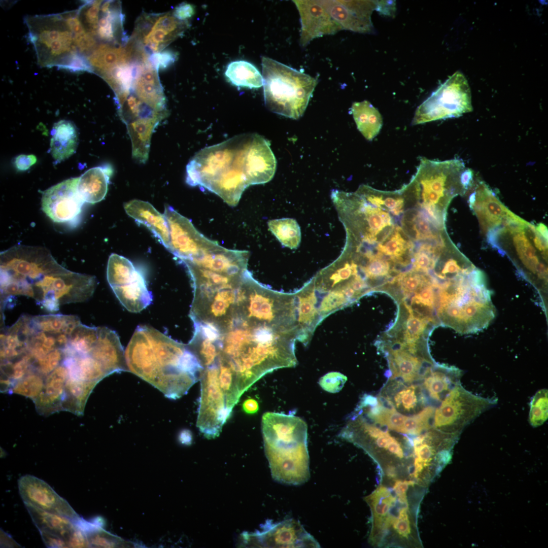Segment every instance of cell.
Instances as JSON below:
<instances>
[{"mask_svg":"<svg viewBox=\"0 0 548 548\" xmlns=\"http://www.w3.org/2000/svg\"><path fill=\"white\" fill-rule=\"evenodd\" d=\"M194 334L213 348L219 367L242 382L254 384L267 373L297 363L299 328L294 294L252 280L221 321L197 324Z\"/></svg>","mask_w":548,"mask_h":548,"instance_id":"1","label":"cell"},{"mask_svg":"<svg viewBox=\"0 0 548 548\" xmlns=\"http://www.w3.org/2000/svg\"><path fill=\"white\" fill-rule=\"evenodd\" d=\"M270 142L257 133H244L196 153L186 166V183L199 186L236 206L249 186L274 176L277 161Z\"/></svg>","mask_w":548,"mask_h":548,"instance_id":"2","label":"cell"},{"mask_svg":"<svg viewBox=\"0 0 548 548\" xmlns=\"http://www.w3.org/2000/svg\"><path fill=\"white\" fill-rule=\"evenodd\" d=\"M91 276L60 265L47 249L17 246L1 253V296L33 298L51 313L60 305L87 300L93 289Z\"/></svg>","mask_w":548,"mask_h":548,"instance_id":"3","label":"cell"},{"mask_svg":"<svg viewBox=\"0 0 548 548\" xmlns=\"http://www.w3.org/2000/svg\"><path fill=\"white\" fill-rule=\"evenodd\" d=\"M128 371L176 399L199 380L201 367L187 345L147 325L136 328L125 351Z\"/></svg>","mask_w":548,"mask_h":548,"instance_id":"4","label":"cell"},{"mask_svg":"<svg viewBox=\"0 0 548 548\" xmlns=\"http://www.w3.org/2000/svg\"><path fill=\"white\" fill-rule=\"evenodd\" d=\"M435 310L439 324L462 334L486 328L495 316V309L483 272L475 268L438 289Z\"/></svg>","mask_w":548,"mask_h":548,"instance_id":"5","label":"cell"},{"mask_svg":"<svg viewBox=\"0 0 548 548\" xmlns=\"http://www.w3.org/2000/svg\"><path fill=\"white\" fill-rule=\"evenodd\" d=\"M263 94L272 112L297 119L303 114L317 79L271 58H262Z\"/></svg>","mask_w":548,"mask_h":548,"instance_id":"6","label":"cell"},{"mask_svg":"<svg viewBox=\"0 0 548 548\" xmlns=\"http://www.w3.org/2000/svg\"><path fill=\"white\" fill-rule=\"evenodd\" d=\"M29 39L43 66L60 67L77 52L74 34L63 14L38 16L27 20Z\"/></svg>","mask_w":548,"mask_h":548,"instance_id":"7","label":"cell"},{"mask_svg":"<svg viewBox=\"0 0 548 548\" xmlns=\"http://www.w3.org/2000/svg\"><path fill=\"white\" fill-rule=\"evenodd\" d=\"M472 109L468 81L462 73L457 71L417 108L412 124L458 117Z\"/></svg>","mask_w":548,"mask_h":548,"instance_id":"8","label":"cell"},{"mask_svg":"<svg viewBox=\"0 0 548 548\" xmlns=\"http://www.w3.org/2000/svg\"><path fill=\"white\" fill-rule=\"evenodd\" d=\"M264 452L283 457L307 453V426L292 414L267 412L262 418Z\"/></svg>","mask_w":548,"mask_h":548,"instance_id":"9","label":"cell"},{"mask_svg":"<svg viewBox=\"0 0 548 548\" xmlns=\"http://www.w3.org/2000/svg\"><path fill=\"white\" fill-rule=\"evenodd\" d=\"M496 402L475 395L458 383L435 409L433 428L443 432L459 434L479 415Z\"/></svg>","mask_w":548,"mask_h":548,"instance_id":"10","label":"cell"},{"mask_svg":"<svg viewBox=\"0 0 548 548\" xmlns=\"http://www.w3.org/2000/svg\"><path fill=\"white\" fill-rule=\"evenodd\" d=\"M164 215L169 233L168 250L180 260L199 257L220 246L201 234L190 220L172 207L166 206Z\"/></svg>","mask_w":548,"mask_h":548,"instance_id":"11","label":"cell"},{"mask_svg":"<svg viewBox=\"0 0 548 548\" xmlns=\"http://www.w3.org/2000/svg\"><path fill=\"white\" fill-rule=\"evenodd\" d=\"M188 26L186 21L177 19L173 14L144 15L136 24L133 37L141 41L143 49L149 53L161 51L181 36Z\"/></svg>","mask_w":548,"mask_h":548,"instance_id":"12","label":"cell"},{"mask_svg":"<svg viewBox=\"0 0 548 548\" xmlns=\"http://www.w3.org/2000/svg\"><path fill=\"white\" fill-rule=\"evenodd\" d=\"M79 179L70 178L43 192L42 210L53 222L71 223L80 215L85 202L78 190Z\"/></svg>","mask_w":548,"mask_h":548,"instance_id":"13","label":"cell"},{"mask_svg":"<svg viewBox=\"0 0 548 548\" xmlns=\"http://www.w3.org/2000/svg\"><path fill=\"white\" fill-rule=\"evenodd\" d=\"M18 484L19 494L25 505L66 517L77 523L82 520L67 501L43 480L27 474L21 477Z\"/></svg>","mask_w":548,"mask_h":548,"instance_id":"14","label":"cell"},{"mask_svg":"<svg viewBox=\"0 0 548 548\" xmlns=\"http://www.w3.org/2000/svg\"><path fill=\"white\" fill-rule=\"evenodd\" d=\"M259 545L268 547H320L318 542L294 519L279 523L267 521L262 530L252 534Z\"/></svg>","mask_w":548,"mask_h":548,"instance_id":"15","label":"cell"},{"mask_svg":"<svg viewBox=\"0 0 548 548\" xmlns=\"http://www.w3.org/2000/svg\"><path fill=\"white\" fill-rule=\"evenodd\" d=\"M325 9L341 30L370 33L374 28L371 15L376 1H322Z\"/></svg>","mask_w":548,"mask_h":548,"instance_id":"16","label":"cell"},{"mask_svg":"<svg viewBox=\"0 0 548 548\" xmlns=\"http://www.w3.org/2000/svg\"><path fill=\"white\" fill-rule=\"evenodd\" d=\"M301 21L300 43L306 46L313 39L334 35L341 30L324 6L322 1H293Z\"/></svg>","mask_w":548,"mask_h":548,"instance_id":"17","label":"cell"},{"mask_svg":"<svg viewBox=\"0 0 548 548\" xmlns=\"http://www.w3.org/2000/svg\"><path fill=\"white\" fill-rule=\"evenodd\" d=\"M156 70L149 61H138L130 91L142 102L158 113H167L166 99Z\"/></svg>","mask_w":548,"mask_h":548,"instance_id":"18","label":"cell"},{"mask_svg":"<svg viewBox=\"0 0 548 548\" xmlns=\"http://www.w3.org/2000/svg\"><path fill=\"white\" fill-rule=\"evenodd\" d=\"M473 192L475 200L471 209L476 212L485 231L501 224L504 218L513 214L484 183L479 182Z\"/></svg>","mask_w":548,"mask_h":548,"instance_id":"19","label":"cell"},{"mask_svg":"<svg viewBox=\"0 0 548 548\" xmlns=\"http://www.w3.org/2000/svg\"><path fill=\"white\" fill-rule=\"evenodd\" d=\"M68 376L67 370L61 363L46 376L42 391L33 400L40 414L47 416L62 410L61 401Z\"/></svg>","mask_w":548,"mask_h":548,"instance_id":"20","label":"cell"},{"mask_svg":"<svg viewBox=\"0 0 548 548\" xmlns=\"http://www.w3.org/2000/svg\"><path fill=\"white\" fill-rule=\"evenodd\" d=\"M124 208L128 216L146 226L168 249L169 233L164 214H160L149 202L138 199L126 202Z\"/></svg>","mask_w":548,"mask_h":548,"instance_id":"21","label":"cell"},{"mask_svg":"<svg viewBox=\"0 0 548 548\" xmlns=\"http://www.w3.org/2000/svg\"><path fill=\"white\" fill-rule=\"evenodd\" d=\"M461 375V371L454 367L440 365L429 366L423 377L424 386L431 400L435 403H441L460 383Z\"/></svg>","mask_w":548,"mask_h":548,"instance_id":"22","label":"cell"},{"mask_svg":"<svg viewBox=\"0 0 548 548\" xmlns=\"http://www.w3.org/2000/svg\"><path fill=\"white\" fill-rule=\"evenodd\" d=\"M112 168L109 166H97L90 168L79 179L78 190L84 201L95 203L106 196Z\"/></svg>","mask_w":548,"mask_h":548,"instance_id":"23","label":"cell"},{"mask_svg":"<svg viewBox=\"0 0 548 548\" xmlns=\"http://www.w3.org/2000/svg\"><path fill=\"white\" fill-rule=\"evenodd\" d=\"M25 506L33 522L40 532H47L57 536L63 539L67 545L71 535L78 527V523L63 516L49 512L31 505Z\"/></svg>","mask_w":548,"mask_h":548,"instance_id":"24","label":"cell"},{"mask_svg":"<svg viewBox=\"0 0 548 548\" xmlns=\"http://www.w3.org/2000/svg\"><path fill=\"white\" fill-rule=\"evenodd\" d=\"M164 118L160 117L141 118L126 124L131 141L132 157L137 161L145 163L147 161L152 133Z\"/></svg>","mask_w":548,"mask_h":548,"instance_id":"25","label":"cell"},{"mask_svg":"<svg viewBox=\"0 0 548 548\" xmlns=\"http://www.w3.org/2000/svg\"><path fill=\"white\" fill-rule=\"evenodd\" d=\"M395 348H388L389 359L392 376L391 380L401 378L404 382L412 383L422 377V363L419 358L399 343Z\"/></svg>","mask_w":548,"mask_h":548,"instance_id":"26","label":"cell"},{"mask_svg":"<svg viewBox=\"0 0 548 548\" xmlns=\"http://www.w3.org/2000/svg\"><path fill=\"white\" fill-rule=\"evenodd\" d=\"M51 135V154L56 161L64 160L75 153L78 145V133L74 123L64 120L56 122L52 128Z\"/></svg>","mask_w":548,"mask_h":548,"instance_id":"27","label":"cell"},{"mask_svg":"<svg viewBox=\"0 0 548 548\" xmlns=\"http://www.w3.org/2000/svg\"><path fill=\"white\" fill-rule=\"evenodd\" d=\"M134 57V49L129 43L126 47L101 44L87 58L89 63L100 74L111 68L130 62Z\"/></svg>","mask_w":548,"mask_h":548,"instance_id":"28","label":"cell"},{"mask_svg":"<svg viewBox=\"0 0 548 548\" xmlns=\"http://www.w3.org/2000/svg\"><path fill=\"white\" fill-rule=\"evenodd\" d=\"M351 111L358 129L366 140L372 141L383 125L379 111L366 100L354 102Z\"/></svg>","mask_w":548,"mask_h":548,"instance_id":"29","label":"cell"},{"mask_svg":"<svg viewBox=\"0 0 548 548\" xmlns=\"http://www.w3.org/2000/svg\"><path fill=\"white\" fill-rule=\"evenodd\" d=\"M96 384L68 376L61 401L62 409L82 415L87 399Z\"/></svg>","mask_w":548,"mask_h":548,"instance_id":"30","label":"cell"},{"mask_svg":"<svg viewBox=\"0 0 548 548\" xmlns=\"http://www.w3.org/2000/svg\"><path fill=\"white\" fill-rule=\"evenodd\" d=\"M136 61L115 66L100 74L115 92L116 100L127 96L132 88Z\"/></svg>","mask_w":548,"mask_h":548,"instance_id":"31","label":"cell"},{"mask_svg":"<svg viewBox=\"0 0 548 548\" xmlns=\"http://www.w3.org/2000/svg\"><path fill=\"white\" fill-rule=\"evenodd\" d=\"M225 75L232 84L237 87L258 88L263 84L262 76L257 68L244 60L230 62L227 66Z\"/></svg>","mask_w":548,"mask_h":548,"instance_id":"32","label":"cell"},{"mask_svg":"<svg viewBox=\"0 0 548 548\" xmlns=\"http://www.w3.org/2000/svg\"><path fill=\"white\" fill-rule=\"evenodd\" d=\"M114 3H105L100 7L102 15L98 20L96 36L105 41L116 40L117 33L122 30L124 16L120 6Z\"/></svg>","mask_w":548,"mask_h":548,"instance_id":"33","label":"cell"},{"mask_svg":"<svg viewBox=\"0 0 548 548\" xmlns=\"http://www.w3.org/2000/svg\"><path fill=\"white\" fill-rule=\"evenodd\" d=\"M31 323L37 331L70 336L81 322L74 315L49 314L31 317Z\"/></svg>","mask_w":548,"mask_h":548,"instance_id":"34","label":"cell"},{"mask_svg":"<svg viewBox=\"0 0 548 548\" xmlns=\"http://www.w3.org/2000/svg\"><path fill=\"white\" fill-rule=\"evenodd\" d=\"M404 306L409 313V315L403 325V341L398 342L412 353L416 354L418 341L427 325L429 323L436 324L430 319L415 313L405 304Z\"/></svg>","mask_w":548,"mask_h":548,"instance_id":"35","label":"cell"},{"mask_svg":"<svg viewBox=\"0 0 548 548\" xmlns=\"http://www.w3.org/2000/svg\"><path fill=\"white\" fill-rule=\"evenodd\" d=\"M271 233L281 244L291 249H297L301 242V230L297 221L292 218L273 219L268 222Z\"/></svg>","mask_w":548,"mask_h":548,"instance_id":"36","label":"cell"},{"mask_svg":"<svg viewBox=\"0 0 548 548\" xmlns=\"http://www.w3.org/2000/svg\"><path fill=\"white\" fill-rule=\"evenodd\" d=\"M138 271L131 262L126 258L114 253L110 256L107 276L111 288L121 285L133 277Z\"/></svg>","mask_w":548,"mask_h":548,"instance_id":"37","label":"cell"},{"mask_svg":"<svg viewBox=\"0 0 548 548\" xmlns=\"http://www.w3.org/2000/svg\"><path fill=\"white\" fill-rule=\"evenodd\" d=\"M395 500L390 491L382 486L365 498L372 511L373 528L378 526L382 517L387 514Z\"/></svg>","mask_w":548,"mask_h":548,"instance_id":"38","label":"cell"},{"mask_svg":"<svg viewBox=\"0 0 548 548\" xmlns=\"http://www.w3.org/2000/svg\"><path fill=\"white\" fill-rule=\"evenodd\" d=\"M44 376L32 369L23 378L15 382L12 393L34 400L42 391L45 383Z\"/></svg>","mask_w":548,"mask_h":548,"instance_id":"39","label":"cell"},{"mask_svg":"<svg viewBox=\"0 0 548 548\" xmlns=\"http://www.w3.org/2000/svg\"><path fill=\"white\" fill-rule=\"evenodd\" d=\"M435 408L432 406L425 407L413 416L407 417L402 429L403 433L417 435L431 427L433 422Z\"/></svg>","mask_w":548,"mask_h":548,"instance_id":"40","label":"cell"},{"mask_svg":"<svg viewBox=\"0 0 548 548\" xmlns=\"http://www.w3.org/2000/svg\"><path fill=\"white\" fill-rule=\"evenodd\" d=\"M548 392L546 389L538 391L533 397L529 415V423L534 427L543 424L548 417Z\"/></svg>","mask_w":548,"mask_h":548,"instance_id":"41","label":"cell"},{"mask_svg":"<svg viewBox=\"0 0 548 548\" xmlns=\"http://www.w3.org/2000/svg\"><path fill=\"white\" fill-rule=\"evenodd\" d=\"M85 532L91 546L99 547H120L123 541L116 536L100 528H89L82 526Z\"/></svg>","mask_w":548,"mask_h":548,"instance_id":"42","label":"cell"},{"mask_svg":"<svg viewBox=\"0 0 548 548\" xmlns=\"http://www.w3.org/2000/svg\"><path fill=\"white\" fill-rule=\"evenodd\" d=\"M64 357L63 349H56L45 357L34 360L32 367L41 374L46 376L61 363Z\"/></svg>","mask_w":548,"mask_h":548,"instance_id":"43","label":"cell"},{"mask_svg":"<svg viewBox=\"0 0 548 548\" xmlns=\"http://www.w3.org/2000/svg\"><path fill=\"white\" fill-rule=\"evenodd\" d=\"M102 1H94L88 2L83 5L78 11L79 14L83 17V22L87 26V31L96 36L100 6Z\"/></svg>","mask_w":548,"mask_h":548,"instance_id":"44","label":"cell"},{"mask_svg":"<svg viewBox=\"0 0 548 548\" xmlns=\"http://www.w3.org/2000/svg\"><path fill=\"white\" fill-rule=\"evenodd\" d=\"M416 386L411 385L399 391L394 397L392 405L402 408L403 411L410 412L416 407L418 398L416 394Z\"/></svg>","mask_w":548,"mask_h":548,"instance_id":"45","label":"cell"},{"mask_svg":"<svg viewBox=\"0 0 548 548\" xmlns=\"http://www.w3.org/2000/svg\"><path fill=\"white\" fill-rule=\"evenodd\" d=\"M347 380V377L343 374L330 372L321 377L319 384L325 391L335 393L341 390Z\"/></svg>","mask_w":548,"mask_h":548,"instance_id":"46","label":"cell"},{"mask_svg":"<svg viewBox=\"0 0 548 548\" xmlns=\"http://www.w3.org/2000/svg\"><path fill=\"white\" fill-rule=\"evenodd\" d=\"M177 58V54L172 51H164L150 55L149 62L155 70L164 69L173 64Z\"/></svg>","mask_w":548,"mask_h":548,"instance_id":"47","label":"cell"},{"mask_svg":"<svg viewBox=\"0 0 548 548\" xmlns=\"http://www.w3.org/2000/svg\"><path fill=\"white\" fill-rule=\"evenodd\" d=\"M94 37V36L87 31L75 35V44L80 53H87L94 51L96 48V42Z\"/></svg>","mask_w":548,"mask_h":548,"instance_id":"48","label":"cell"},{"mask_svg":"<svg viewBox=\"0 0 548 548\" xmlns=\"http://www.w3.org/2000/svg\"><path fill=\"white\" fill-rule=\"evenodd\" d=\"M407 507L402 508L399 511L397 518H392L391 524L398 533L404 537H407L410 533L409 521L407 513Z\"/></svg>","mask_w":548,"mask_h":548,"instance_id":"49","label":"cell"},{"mask_svg":"<svg viewBox=\"0 0 548 548\" xmlns=\"http://www.w3.org/2000/svg\"><path fill=\"white\" fill-rule=\"evenodd\" d=\"M415 483L412 481H397L393 486L399 501L407 506L406 491L409 486H413Z\"/></svg>","mask_w":548,"mask_h":548,"instance_id":"50","label":"cell"},{"mask_svg":"<svg viewBox=\"0 0 548 548\" xmlns=\"http://www.w3.org/2000/svg\"><path fill=\"white\" fill-rule=\"evenodd\" d=\"M194 14V7L187 3H182L176 7L173 15L178 20L185 21Z\"/></svg>","mask_w":548,"mask_h":548,"instance_id":"51","label":"cell"},{"mask_svg":"<svg viewBox=\"0 0 548 548\" xmlns=\"http://www.w3.org/2000/svg\"><path fill=\"white\" fill-rule=\"evenodd\" d=\"M375 10L380 14L393 16L396 10V2L394 1H376Z\"/></svg>","mask_w":548,"mask_h":548,"instance_id":"52","label":"cell"},{"mask_svg":"<svg viewBox=\"0 0 548 548\" xmlns=\"http://www.w3.org/2000/svg\"><path fill=\"white\" fill-rule=\"evenodd\" d=\"M43 540L49 547H68L66 542L60 537L47 532H40Z\"/></svg>","mask_w":548,"mask_h":548,"instance_id":"53","label":"cell"},{"mask_svg":"<svg viewBox=\"0 0 548 548\" xmlns=\"http://www.w3.org/2000/svg\"><path fill=\"white\" fill-rule=\"evenodd\" d=\"M37 161V158L33 155H20L15 160V164L17 169L25 170L33 165Z\"/></svg>","mask_w":548,"mask_h":548,"instance_id":"54","label":"cell"},{"mask_svg":"<svg viewBox=\"0 0 548 548\" xmlns=\"http://www.w3.org/2000/svg\"><path fill=\"white\" fill-rule=\"evenodd\" d=\"M387 450L400 458L403 457V452L400 444L394 437L388 444Z\"/></svg>","mask_w":548,"mask_h":548,"instance_id":"55","label":"cell"},{"mask_svg":"<svg viewBox=\"0 0 548 548\" xmlns=\"http://www.w3.org/2000/svg\"><path fill=\"white\" fill-rule=\"evenodd\" d=\"M243 408L246 413L253 414L258 412L259 405L256 400L252 398L247 399L243 404Z\"/></svg>","mask_w":548,"mask_h":548,"instance_id":"56","label":"cell"},{"mask_svg":"<svg viewBox=\"0 0 548 548\" xmlns=\"http://www.w3.org/2000/svg\"><path fill=\"white\" fill-rule=\"evenodd\" d=\"M536 230L545 240L547 241V228L544 224L542 223L538 224L536 227Z\"/></svg>","mask_w":548,"mask_h":548,"instance_id":"57","label":"cell"},{"mask_svg":"<svg viewBox=\"0 0 548 548\" xmlns=\"http://www.w3.org/2000/svg\"><path fill=\"white\" fill-rule=\"evenodd\" d=\"M387 473L389 476L394 477L395 476V468L393 466H389L387 469Z\"/></svg>","mask_w":548,"mask_h":548,"instance_id":"58","label":"cell"}]
</instances>
